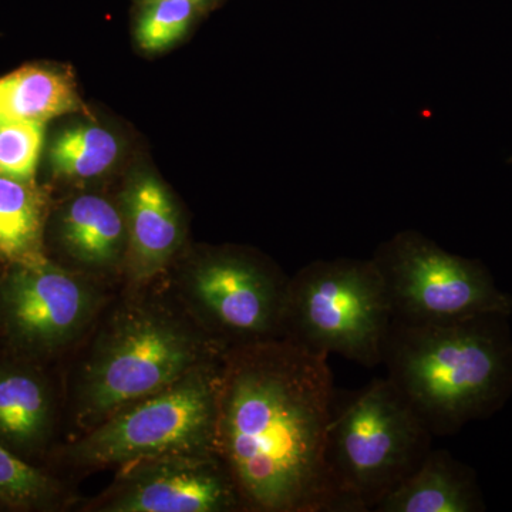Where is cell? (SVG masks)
<instances>
[{"instance_id": "1", "label": "cell", "mask_w": 512, "mask_h": 512, "mask_svg": "<svg viewBox=\"0 0 512 512\" xmlns=\"http://www.w3.org/2000/svg\"><path fill=\"white\" fill-rule=\"evenodd\" d=\"M333 409L326 353L285 338L227 349L217 454L242 510L338 512L326 464Z\"/></svg>"}, {"instance_id": "2", "label": "cell", "mask_w": 512, "mask_h": 512, "mask_svg": "<svg viewBox=\"0 0 512 512\" xmlns=\"http://www.w3.org/2000/svg\"><path fill=\"white\" fill-rule=\"evenodd\" d=\"M508 316L410 325L392 319L383 346L387 379L433 436L490 416L512 393Z\"/></svg>"}, {"instance_id": "3", "label": "cell", "mask_w": 512, "mask_h": 512, "mask_svg": "<svg viewBox=\"0 0 512 512\" xmlns=\"http://www.w3.org/2000/svg\"><path fill=\"white\" fill-rule=\"evenodd\" d=\"M228 346L158 301H133L107 320L77 380L76 416L90 430L220 359Z\"/></svg>"}, {"instance_id": "4", "label": "cell", "mask_w": 512, "mask_h": 512, "mask_svg": "<svg viewBox=\"0 0 512 512\" xmlns=\"http://www.w3.org/2000/svg\"><path fill=\"white\" fill-rule=\"evenodd\" d=\"M433 434L389 379L333 409L326 464L338 512L375 511L420 466Z\"/></svg>"}, {"instance_id": "5", "label": "cell", "mask_w": 512, "mask_h": 512, "mask_svg": "<svg viewBox=\"0 0 512 512\" xmlns=\"http://www.w3.org/2000/svg\"><path fill=\"white\" fill-rule=\"evenodd\" d=\"M392 319L375 262H315L289 279L282 338L375 367Z\"/></svg>"}, {"instance_id": "6", "label": "cell", "mask_w": 512, "mask_h": 512, "mask_svg": "<svg viewBox=\"0 0 512 512\" xmlns=\"http://www.w3.org/2000/svg\"><path fill=\"white\" fill-rule=\"evenodd\" d=\"M222 366L224 356L195 367L101 421L74 441L70 460L77 467H121L160 454L217 453Z\"/></svg>"}, {"instance_id": "7", "label": "cell", "mask_w": 512, "mask_h": 512, "mask_svg": "<svg viewBox=\"0 0 512 512\" xmlns=\"http://www.w3.org/2000/svg\"><path fill=\"white\" fill-rule=\"evenodd\" d=\"M392 318L410 325L512 313V298L480 262L444 251L414 232L397 235L375 258Z\"/></svg>"}, {"instance_id": "8", "label": "cell", "mask_w": 512, "mask_h": 512, "mask_svg": "<svg viewBox=\"0 0 512 512\" xmlns=\"http://www.w3.org/2000/svg\"><path fill=\"white\" fill-rule=\"evenodd\" d=\"M288 285L259 259L225 251L198 261L181 291L194 319L231 348L284 336Z\"/></svg>"}, {"instance_id": "9", "label": "cell", "mask_w": 512, "mask_h": 512, "mask_svg": "<svg viewBox=\"0 0 512 512\" xmlns=\"http://www.w3.org/2000/svg\"><path fill=\"white\" fill-rule=\"evenodd\" d=\"M99 289L49 259L9 265L0 279V319L12 342L46 355L67 348L89 328Z\"/></svg>"}, {"instance_id": "10", "label": "cell", "mask_w": 512, "mask_h": 512, "mask_svg": "<svg viewBox=\"0 0 512 512\" xmlns=\"http://www.w3.org/2000/svg\"><path fill=\"white\" fill-rule=\"evenodd\" d=\"M93 510L229 512L242 508L231 474L217 453H168L121 466Z\"/></svg>"}, {"instance_id": "11", "label": "cell", "mask_w": 512, "mask_h": 512, "mask_svg": "<svg viewBox=\"0 0 512 512\" xmlns=\"http://www.w3.org/2000/svg\"><path fill=\"white\" fill-rule=\"evenodd\" d=\"M127 228V271L140 284L160 274L183 242L180 211L158 178L137 175L123 198Z\"/></svg>"}, {"instance_id": "12", "label": "cell", "mask_w": 512, "mask_h": 512, "mask_svg": "<svg viewBox=\"0 0 512 512\" xmlns=\"http://www.w3.org/2000/svg\"><path fill=\"white\" fill-rule=\"evenodd\" d=\"M376 512L484 511L476 474L446 450H431L419 467L377 504Z\"/></svg>"}, {"instance_id": "13", "label": "cell", "mask_w": 512, "mask_h": 512, "mask_svg": "<svg viewBox=\"0 0 512 512\" xmlns=\"http://www.w3.org/2000/svg\"><path fill=\"white\" fill-rule=\"evenodd\" d=\"M59 235L67 255L90 271L116 268L127 251L124 214L100 195L70 201L60 215Z\"/></svg>"}, {"instance_id": "14", "label": "cell", "mask_w": 512, "mask_h": 512, "mask_svg": "<svg viewBox=\"0 0 512 512\" xmlns=\"http://www.w3.org/2000/svg\"><path fill=\"white\" fill-rule=\"evenodd\" d=\"M53 399L42 376L22 367H0V444L30 454L49 439Z\"/></svg>"}, {"instance_id": "15", "label": "cell", "mask_w": 512, "mask_h": 512, "mask_svg": "<svg viewBox=\"0 0 512 512\" xmlns=\"http://www.w3.org/2000/svg\"><path fill=\"white\" fill-rule=\"evenodd\" d=\"M84 104L67 74L22 67L0 79V121H46L79 113Z\"/></svg>"}, {"instance_id": "16", "label": "cell", "mask_w": 512, "mask_h": 512, "mask_svg": "<svg viewBox=\"0 0 512 512\" xmlns=\"http://www.w3.org/2000/svg\"><path fill=\"white\" fill-rule=\"evenodd\" d=\"M46 197L33 180L0 174V259L30 264L45 259Z\"/></svg>"}, {"instance_id": "17", "label": "cell", "mask_w": 512, "mask_h": 512, "mask_svg": "<svg viewBox=\"0 0 512 512\" xmlns=\"http://www.w3.org/2000/svg\"><path fill=\"white\" fill-rule=\"evenodd\" d=\"M120 154L117 137L96 124H79L57 136L50 148V163L60 177L89 180L100 177Z\"/></svg>"}, {"instance_id": "18", "label": "cell", "mask_w": 512, "mask_h": 512, "mask_svg": "<svg viewBox=\"0 0 512 512\" xmlns=\"http://www.w3.org/2000/svg\"><path fill=\"white\" fill-rule=\"evenodd\" d=\"M137 43L146 52H161L187 33L198 6L191 0H141Z\"/></svg>"}, {"instance_id": "19", "label": "cell", "mask_w": 512, "mask_h": 512, "mask_svg": "<svg viewBox=\"0 0 512 512\" xmlns=\"http://www.w3.org/2000/svg\"><path fill=\"white\" fill-rule=\"evenodd\" d=\"M45 124L0 121V174L33 180L42 153Z\"/></svg>"}, {"instance_id": "20", "label": "cell", "mask_w": 512, "mask_h": 512, "mask_svg": "<svg viewBox=\"0 0 512 512\" xmlns=\"http://www.w3.org/2000/svg\"><path fill=\"white\" fill-rule=\"evenodd\" d=\"M57 495V485L42 471L0 444V501L18 507L45 504Z\"/></svg>"}, {"instance_id": "21", "label": "cell", "mask_w": 512, "mask_h": 512, "mask_svg": "<svg viewBox=\"0 0 512 512\" xmlns=\"http://www.w3.org/2000/svg\"><path fill=\"white\" fill-rule=\"evenodd\" d=\"M191 2H194L195 5L198 6V9L205 8V6L210 5L212 0H191Z\"/></svg>"}]
</instances>
